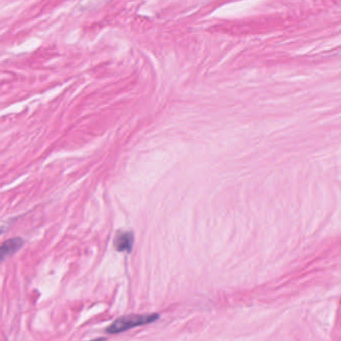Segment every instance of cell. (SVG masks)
<instances>
[{
  "label": "cell",
  "mask_w": 341,
  "mask_h": 341,
  "mask_svg": "<svg viewBox=\"0 0 341 341\" xmlns=\"http://www.w3.org/2000/svg\"><path fill=\"white\" fill-rule=\"evenodd\" d=\"M105 339L104 338H98V339H94V340L92 341H104Z\"/></svg>",
  "instance_id": "277c9868"
},
{
  "label": "cell",
  "mask_w": 341,
  "mask_h": 341,
  "mask_svg": "<svg viewBox=\"0 0 341 341\" xmlns=\"http://www.w3.org/2000/svg\"><path fill=\"white\" fill-rule=\"evenodd\" d=\"M23 239L14 237L0 245V263L3 262L8 256L17 252L23 246Z\"/></svg>",
  "instance_id": "7a4b0ae2"
},
{
  "label": "cell",
  "mask_w": 341,
  "mask_h": 341,
  "mask_svg": "<svg viewBox=\"0 0 341 341\" xmlns=\"http://www.w3.org/2000/svg\"><path fill=\"white\" fill-rule=\"evenodd\" d=\"M134 242V236L129 231H120L114 239V247L119 252H130Z\"/></svg>",
  "instance_id": "3957f363"
},
{
  "label": "cell",
  "mask_w": 341,
  "mask_h": 341,
  "mask_svg": "<svg viewBox=\"0 0 341 341\" xmlns=\"http://www.w3.org/2000/svg\"><path fill=\"white\" fill-rule=\"evenodd\" d=\"M158 317H159L158 314H141V315L134 314V315L122 316L113 321L106 328V332L109 334L121 333L126 330L154 322L156 319H158Z\"/></svg>",
  "instance_id": "6da1fadb"
}]
</instances>
